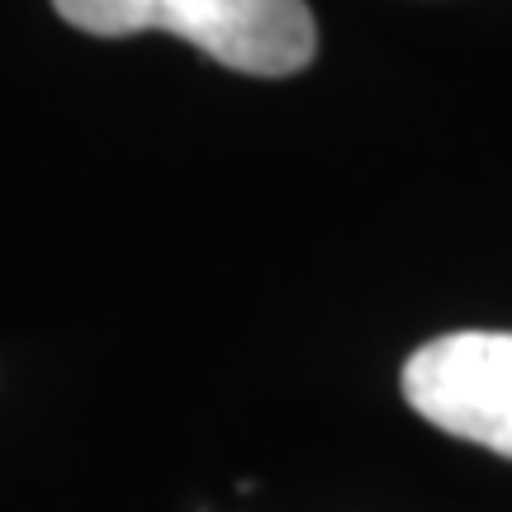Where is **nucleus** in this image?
<instances>
[{
	"label": "nucleus",
	"mask_w": 512,
	"mask_h": 512,
	"mask_svg": "<svg viewBox=\"0 0 512 512\" xmlns=\"http://www.w3.org/2000/svg\"><path fill=\"white\" fill-rule=\"evenodd\" d=\"M403 399L432 427L512 460V332H446L418 347Z\"/></svg>",
	"instance_id": "obj_2"
},
{
	"label": "nucleus",
	"mask_w": 512,
	"mask_h": 512,
	"mask_svg": "<svg viewBox=\"0 0 512 512\" xmlns=\"http://www.w3.org/2000/svg\"><path fill=\"white\" fill-rule=\"evenodd\" d=\"M57 15L95 38L162 29L247 76H294L318 53L304 0H53Z\"/></svg>",
	"instance_id": "obj_1"
}]
</instances>
